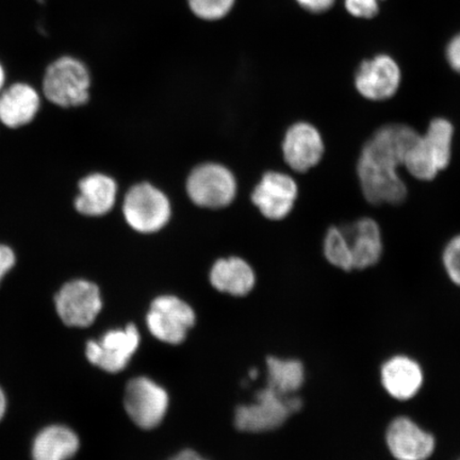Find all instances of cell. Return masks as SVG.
Here are the masks:
<instances>
[{"label": "cell", "instance_id": "1", "mask_svg": "<svg viewBox=\"0 0 460 460\" xmlns=\"http://www.w3.org/2000/svg\"><path fill=\"white\" fill-rule=\"evenodd\" d=\"M418 132L402 124H389L376 131L362 148L358 174L361 191L373 205H399L407 198V187L399 175L406 154Z\"/></svg>", "mask_w": 460, "mask_h": 460}, {"label": "cell", "instance_id": "2", "mask_svg": "<svg viewBox=\"0 0 460 460\" xmlns=\"http://www.w3.org/2000/svg\"><path fill=\"white\" fill-rule=\"evenodd\" d=\"M46 99L61 108H78L91 97L92 76L89 67L77 57L63 55L51 61L43 76Z\"/></svg>", "mask_w": 460, "mask_h": 460}, {"label": "cell", "instance_id": "3", "mask_svg": "<svg viewBox=\"0 0 460 460\" xmlns=\"http://www.w3.org/2000/svg\"><path fill=\"white\" fill-rule=\"evenodd\" d=\"M453 137L454 128L450 120H431L425 135H419L407 152L402 166L419 181L435 180L451 163Z\"/></svg>", "mask_w": 460, "mask_h": 460}, {"label": "cell", "instance_id": "4", "mask_svg": "<svg viewBox=\"0 0 460 460\" xmlns=\"http://www.w3.org/2000/svg\"><path fill=\"white\" fill-rule=\"evenodd\" d=\"M122 215L132 232L140 235L156 234L172 220L171 199L163 189L148 181H140L126 192Z\"/></svg>", "mask_w": 460, "mask_h": 460}, {"label": "cell", "instance_id": "5", "mask_svg": "<svg viewBox=\"0 0 460 460\" xmlns=\"http://www.w3.org/2000/svg\"><path fill=\"white\" fill-rule=\"evenodd\" d=\"M186 192L190 201L200 209L223 210L237 199L238 181L227 166L208 161L190 171Z\"/></svg>", "mask_w": 460, "mask_h": 460}, {"label": "cell", "instance_id": "6", "mask_svg": "<svg viewBox=\"0 0 460 460\" xmlns=\"http://www.w3.org/2000/svg\"><path fill=\"white\" fill-rule=\"evenodd\" d=\"M301 407L302 401L297 396H283L267 387L259 391L255 402L237 408L234 425L239 430L249 433L273 430L280 428Z\"/></svg>", "mask_w": 460, "mask_h": 460}, {"label": "cell", "instance_id": "7", "mask_svg": "<svg viewBox=\"0 0 460 460\" xmlns=\"http://www.w3.org/2000/svg\"><path fill=\"white\" fill-rule=\"evenodd\" d=\"M298 199L295 178L283 172H263L251 193L252 204L264 218L279 222L289 217Z\"/></svg>", "mask_w": 460, "mask_h": 460}, {"label": "cell", "instance_id": "8", "mask_svg": "<svg viewBox=\"0 0 460 460\" xmlns=\"http://www.w3.org/2000/svg\"><path fill=\"white\" fill-rule=\"evenodd\" d=\"M191 306L174 296H161L152 302L146 315L149 332L158 341L169 344L185 341L188 332L195 324Z\"/></svg>", "mask_w": 460, "mask_h": 460}, {"label": "cell", "instance_id": "9", "mask_svg": "<svg viewBox=\"0 0 460 460\" xmlns=\"http://www.w3.org/2000/svg\"><path fill=\"white\" fill-rule=\"evenodd\" d=\"M124 406L137 427L153 429L164 421L169 408V395L152 379L136 377L126 386Z\"/></svg>", "mask_w": 460, "mask_h": 460}, {"label": "cell", "instance_id": "10", "mask_svg": "<svg viewBox=\"0 0 460 460\" xmlns=\"http://www.w3.org/2000/svg\"><path fill=\"white\" fill-rule=\"evenodd\" d=\"M55 304L63 323L72 327L93 324L102 308L99 286L85 279H75L63 285L55 296Z\"/></svg>", "mask_w": 460, "mask_h": 460}, {"label": "cell", "instance_id": "11", "mask_svg": "<svg viewBox=\"0 0 460 460\" xmlns=\"http://www.w3.org/2000/svg\"><path fill=\"white\" fill-rule=\"evenodd\" d=\"M140 344V333L134 324L124 330L105 333L99 341L86 343L85 356L92 365L108 373H119L128 367Z\"/></svg>", "mask_w": 460, "mask_h": 460}, {"label": "cell", "instance_id": "12", "mask_svg": "<svg viewBox=\"0 0 460 460\" xmlns=\"http://www.w3.org/2000/svg\"><path fill=\"white\" fill-rule=\"evenodd\" d=\"M285 163L297 172H306L321 163L325 146L321 132L313 124L296 122L287 129L281 142Z\"/></svg>", "mask_w": 460, "mask_h": 460}, {"label": "cell", "instance_id": "13", "mask_svg": "<svg viewBox=\"0 0 460 460\" xmlns=\"http://www.w3.org/2000/svg\"><path fill=\"white\" fill-rule=\"evenodd\" d=\"M401 80L398 63L387 55H378L361 63L356 74L355 86L366 100L383 102L395 95Z\"/></svg>", "mask_w": 460, "mask_h": 460}, {"label": "cell", "instance_id": "14", "mask_svg": "<svg viewBox=\"0 0 460 460\" xmlns=\"http://www.w3.org/2000/svg\"><path fill=\"white\" fill-rule=\"evenodd\" d=\"M78 190L74 207L84 217H105L117 205L119 183L105 172H91L82 178L78 182Z\"/></svg>", "mask_w": 460, "mask_h": 460}, {"label": "cell", "instance_id": "15", "mask_svg": "<svg viewBox=\"0 0 460 460\" xmlns=\"http://www.w3.org/2000/svg\"><path fill=\"white\" fill-rule=\"evenodd\" d=\"M386 440L391 454L398 460H427L435 450L434 437L410 418L394 420Z\"/></svg>", "mask_w": 460, "mask_h": 460}, {"label": "cell", "instance_id": "16", "mask_svg": "<svg viewBox=\"0 0 460 460\" xmlns=\"http://www.w3.org/2000/svg\"><path fill=\"white\" fill-rule=\"evenodd\" d=\"M41 97L31 84L15 83L0 92V122L9 128H20L36 118Z\"/></svg>", "mask_w": 460, "mask_h": 460}, {"label": "cell", "instance_id": "17", "mask_svg": "<svg viewBox=\"0 0 460 460\" xmlns=\"http://www.w3.org/2000/svg\"><path fill=\"white\" fill-rule=\"evenodd\" d=\"M343 229L349 240L354 270L376 266L384 251L381 228L377 222L370 217H362Z\"/></svg>", "mask_w": 460, "mask_h": 460}, {"label": "cell", "instance_id": "18", "mask_svg": "<svg viewBox=\"0 0 460 460\" xmlns=\"http://www.w3.org/2000/svg\"><path fill=\"white\" fill-rule=\"evenodd\" d=\"M209 281L218 292L245 296L254 289L256 274L245 259L238 256L220 258L212 264Z\"/></svg>", "mask_w": 460, "mask_h": 460}, {"label": "cell", "instance_id": "19", "mask_svg": "<svg viewBox=\"0 0 460 460\" xmlns=\"http://www.w3.org/2000/svg\"><path fill=\"white\" fill-rule=\"evenodd\" d=\"M382 382L393 398L407 401L412 399L421 388L423 373L415 360L405 356H396L383 366Z\"/></svg>", "mask_w": 460, "mask_h": 460}, {"label": "cell", "instance_id": "20", "mask_svg": "<svg viewBox=\"0 0 460 460\" xmlns=\"http://www.w3.org/2000/svg\"><path fill=\"white\" fill-rule=\"evenodd\" d=\"M79 438L71 429L63 425L45 428L32 445L33 460H70L79 450Z\"/></svg>", "mask_w": 460, "mask_h": 460}, {"label": "cell", "instance_id": "21", "mask_svg": "<svg viewBox=\"0 0 460 460\" xmlns=\"http://www.w3.org/2000/svg\"><path fill=\"white\" fill-rule=\"evenodd\" d=\"M268 387L283 396L292 395L303 386L305 381L304 366L296 359L269 358Z\"/></svg>", "mask_w": 460, "mask_h": 460}, {"label": "cell", "instance_id": "22", "mask_svg": "<svg viewBox=\"0 0 460 460\" xmlns=\"http://www.w3.org/2000/svg\"><path fill=\"white\" fill-rule=\"evenodd\" d=\"M323 252L326 261L332 266L348 272L354 270L349 240L343 228L332 226L327 230L323 243Z\"/></svg>", "mask_w": 460, "mask_h": 460}, {"label": "cell", "instance_id": "23", "mask_svg": "<svg viewBox=\"0 0 460 460\" xmlns=\"http://www.w3.org/2000/svg\"><path fill=\"white\" fill-rule=\"evenodd\" d=\"M237 0H187L190 11L198 19L217 22L232 13Z\"/></svg>", "mask_w": 460, "mask_h": 460}, {"label": "cell", "instance_id": "24", "mask_svg": "<svg viewBox=\"0 0 460 460\" xmlns=\"http://www.w3.org/2000/svg\"><path fill=\"white\" fill-rule=\"evenodd\" d=\"M442 259L448 278L460 287V234L447 244Z\"/></svg>", "mask_w": 460, "mask_h": 460}, {"label": "cell", "instance_id": "25", "mask_svg": "<svg viewBox=\"0 0 460 460\" xmlns=\"http://www.w3.org/2000/svg\"><path fill=\"white\" fill-rule=\"evenodd\" d=\"M382 0H345L348 13L360 19H371L377 14Z\"/></svg>", "mask_w": 460, "mask_h": 460}, {"label": "cell", "instance_id": "26", "mask_svg": "<svg viewBox=\"0 0 460 460\" xmlns=\"http://www.w3.org/2000/svg\"><path fill=\"white\" fill-rule=\"evenodd\" d=\"M15 261V254L13 249L7 245L0 244V281L14 267Z\"/></svg>", "mask_w": 460, "mask_h": 460}, {"label": "cell", "instance_id": "27", "mask_svg": "<svg viewBox=\"0 0 460 460\" xmlns=\"http://www.w3.org/2000/svg\"><path fill=\"white\" fill-rule=\"evenodd\" d=\"M447 59L453 70L460 73V33L448 44Z\"/></svg>", "mask_w": 460, "mask_h": 460}, {"label": "cell", "instance_id": "28", "mask_svg": "<svg viewBox=\"0 0 460 460\" xmlns=\"http://www.w3.org/2000/svg\"><path fill=\"white\" fill-rule=\"evenodd\" d=\"M297 4L305 10L314 13H324L329 10L335 0H296Z\"/></svg>", "mask_w": 460, "mask_h": 460}, {"label": "cell", "instance_id": "29", "mask_svg": "<svg viewBox=\"0 0 460 460\" xmlns=\"http://www.w3.org/2000/svg\"><path fill=\"white\" fill-rule=\"evenodd\" d=\"M171 460H207L199 456L195 451L192 450H183L181 453H178L175 457H172Z\"/></svg>", "mask_w": 460, "mask_h": 460}, {"label": "cell", "instance_id": "30", "mask_svg": "<svg viewBox=\"0 0 460 460\" xmlns=\"http://www.w3.org/2000/svg\"><path fill=\"white\" fill-rule=\"evenodd\" d=\"M5 408H7V400H5V395L2 388H0V420L3 419Z\"/></svg>", "mask_w": 460, "mask_h": 460}, {"label": "cell", "instance_id": "31", "mask_svg": "<svg viewBox=\"0 0 460 460\" xmlns=\"http://www.w3.org/2000/svg\"><path fill=\"white\" fill-rule=\"evenodd\" d=\"M5 79H7V73H5V68L2 61H0V92L4 89Z\"/></svg>", "mask_w": 460, "mask_h": 460}, {"label": "cell", "instance_id": "32", "mask_svg": "<svg viewBox=\"0 0 460 460\" xmlns=\"http://www.w3.org/2000/svg\"><path fill=\"white\" fill-rule=\"evenodd\" d=\"M250 376H251V378H252V379L257 378V377H258V371H257V370H252V371L250 372Z\"/></svg>", "mask_w": 460, "mask_h": 460}]
</instances>
